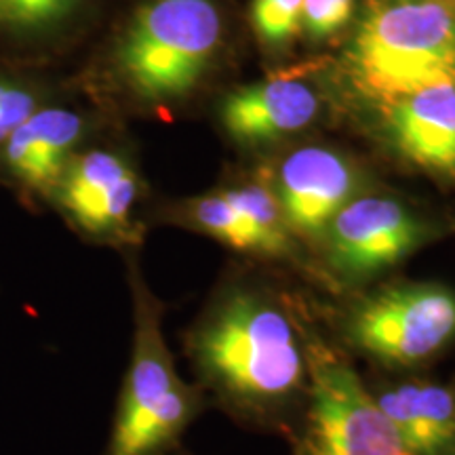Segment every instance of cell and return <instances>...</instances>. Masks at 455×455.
Wrapping results in <instances>:
<instances>
[{
  "instance_id": "cell-1",
  "label": "cell",
  "mask_w": 455,
  "mask_h": 455,
  "mask_svg": "<svg viewBox=\"0 0 455 455\" xmlns=\"http://www.w3.org/2000/svg\"><path fill=\"white\" fill-rule=\"evenodd\" d=\"M312 323L284 295L235 281L181 333V348L209 405L249 428L289 435L308 395Z\"/></svg>"
},
{
  "instance_id": "cell-2",
  "label": "cell",
  "mask_w": 455,
  "mask_h": 455,
  "mask_svg": "<svg viewBox=\"0 0 455 455\" xmlns=\"http://www.w3.org/2000/svg\"><path fill=\"white\" fill-rule=\"evenodd\" d=\"M133 291V346L104 455H180L181 436L209 405L175 367L163 333L164 306L140 275Z\"/></svg>"
},
{
  "instance_id": "cell-3",
  "label": "cell",
  "mask_w": 455,
  "mask_h": 455,
  "mask_svg": "<svg viewBox=\"0 0 455 455\" xmlns=\"http://www.w3.org/2000/svg\"><path fill=\"white\" fill-rule=\"evenodd\" d=\"M329 339L384 375L424 373L455 348V289L401 281L346 301L329 323Z\"/></svg>"
},
{
  "instance_id": "cell-4",
  "label": "cell",
  "mask_w": 455,
  "mask_h": 455,
  "mask_svg": "<svg viewBox=\"0 0 455 455\" xmlns=\"http://www.w3.org/2000/svg\"><path fill=\"white\" fill-rule=\"evenodd\" d=\"M358 87L395 104L455 84V17L435 0H398L369 11L350 47Z\"/></svg>"
},
{
  "instance_id": "cell-5",
  "label": "cell",
  "mask_w": 455,
  "mask_h": 455,
  "mask_svg": "<svg viewBox=\"0 0 455 455\" xmlns=\"http://www.w3.org/2000/svg\"><path fill=\"white\" fill-rule=\"evenodd\" d=\"M220 41L213 0H144L118 38L114 66L135 98L161 104L195 87Z\"/></svg>"
},
{
  "instance_id": "cell-6",
  "label": "cell",
  "mask_w": 455,
  "mask_h": 455,
  "mask_svg": "<svg viewBox=\"0 0 455 455\" xmlns=\"http://www.w3.org/2000/svg\"><path fill=\"white\" fill-rule=\"evenodd\" d=\"M310 384L291 436L293 455H407L352 358L310 327Z\"/></svg>"
},
{
  "instance_id": "cell-7",
  "label": "cell",
  "mask_w": 455,
  "mask_h": 455,
  "mask_svg": "<svg viewBox=\"0 0 455 455\" xmlns=\"http://www.w3.org/2000/svg\"><path fill=\"white\" fill-rule=\"evenodd\" d=\"M432 235L430 221L407 203L361 195L339 209L321 243L329 270L344 283L361 284L395 268Z\"/></svg>"
},
{
  "instance_id": "cell-8",
  "label": "cell",
  "mask_w": 455,
  "mask_h": 455,
  "mask_svg": "<svg viewBox=\"0 0 455 455\" xmlns=\"http://www.w3.org/2000/svg\"><path fill=\"white\" fill-rule=\"evenodd\" d=\"M141 178L127 156L108 148L78 150L47 198L78 235L101 243H127L135 235L133 213Z\"/></svg>"
},
{
  "instance_id": "cell-9",
  "label": "cell",
  "mask_w": 455,
  "mask_h": 455,
  "mask_svg": "<svg viewBox=\"0 0 455 455\" xmlns=\"http://www.w3.org/2000/svg\"><path fill=\"white\" fill-rule=\"evenodd\" d=\"M84 135L87 118L83 112L44 101L15 129L0 152V184L9 186L32 209L47 204L66 164L81 150Z\"/></svg>"
},
{
  "instance_id": "cell-10",
  "label": "cell",
  "mask_w": 455,
  "mask_h": 455,
  "mask_svg": "<svg viewBox=\"0 0 455 455\" xmlns=\"http://www.w3.org/2000/svg\"><path fill=\"white\" fill-rule=\"evenodd\" d=\"M272 190L291 235L321 241L339 209L356 196L358 175L338 152L308 146L284 158Z\"/></svg>"
},
{
  "instance_id": "cell-11",
  "label": "cell",
  "mask_w": 455,
  "mask_h": 455,
  "mask_svg": "<svg viewBox=\"0 0 455 455\" xmlns=\"http://www.w3.org/2000/svg\"><path fill=\"white\" fill-rule=\"evenodd\" d=\"M407 455H455V384L424 373L384 375L367 382Z\"/></svg>"
},
{
  "instance_id": "cell-12",
  "label": "cell",
  "mask_w": 455,
  "mask_h": 455,
  "mask_svg": "<svg viewBox=\"0 0 455 455\" xmlns=\"http://www.w3.org/2000/svg\"><path fill=\"white\" fill-rule=\"evenodd\" d=\"M318 114V95L291 74H276L228 95L221 121L243 144L272 141L304 129Z\"/></svg>"
},
{
  "instance_id": "cell-13",
  "label": "cell",
  "mask_w": 455,
  "mask_h": 455,
  "mask_svg": "<svg viewBox=\"0 0 455 455\" xmlns=\"http://www.w3.org/2000/svg\"><path fill=\"white\" fill-rule=\"evenodd\" d=\"M396 150L415 167L455 175V84L430 87L390 106Z\"/></svg>"
},
{
  "instance_id": "cell-14",
  "label": "cell",
  "mask_w": 455,
  "mask_h": 455,
  "mask_svg": "<svg viewBox=\"0 0 455 455\" xmlns=\"http://www.w3.org/2000/svg\"><path fill=\"white\" fill-rule=\"evenodd\" d=\"M87 0H0V43L38 47L78 15Z\"/></svg>"
},
{
  "instance_id": "cell-15",
  "label": "cell",
  "mask_w": 455,
  "mask_h": 455,
  "mask_svg": "<svg viewBox=\"0 0 455 455\" xmlns=\"http://www.w3.org/2000/svg\"><path fill=\"white\" fill-rule=\"evenodd\" d=\"M221 192L235 204L244 224L251 230L255 243H258V255L272 259L293 255V235L283 218L272 184L249 181V184L228 188Z\"/></svg>"
},
{
  "instance_id": "cell-16",
  "label": "cell",
  "mask_w": 455,
  "mask_h": 455,
  "mask_svg": "<svg viewBox=\"0 0 455 455\" xmlns=\"http://www.w3.org/2000/svg\"><path fill=\"white\" fill-rule=\"evenodd\" d=\"M167 218L195 228L235 251L258 255V243H255L251 230L244 224L235 204L224 196V192H209V195L188 198L167 213Z\"/></svg>"
},
{
  "instance_id": "cell-17",
  "label": "cell",
  "mask_w": 455,
  "mask_h": 455,
  "mask_svg": "<svg viewBox=\"0 0 455 455\" xmlns=\"http://www.w3.org/2000/svg\"><path fill=\"white\" fill-rule=\"evenodd\" d=\"M44 101H49V95L38 78L13 70H0V152L15 129Z\"/></svg>"
},
{
  "instance_id": "cell-18",
  "label": "cell",
  "mask_w": 455,
  "mask_h": 455,
  "mask_svg": "<svg viewBox=\"0 0 455 455\" xmlns=\"http://www.w3.org/2000/svg\"><path fill=\"white\" fill-rule=\"evenodd\" d=\"M304 0H253L251 21L264 43L284 44L301 30Z\"/></svg>"
},
{
  "instance_id": "cell-19",
  "label": "cell",
  "mask_w": 455,
  "mask_h": 455,
  "mask_svg": "<svg viewBox=\"0 0 455 455\" xmlns=\"http://www.w3.org/2000/svg\"><path fill=\"white\" fill-rule=\"evenodd\" d=\"M355 0H304L301 28L315 38L331 36L350 21Z\"/></svg>"
},
{
  "instance_id": "cell-20",
  "label": "cell",
  "mask_w": 455,
  "mask_h": 455,
  "mask_svg": "<svg viewBox=\"0 0 455 455\" xmlns=\"http://www.w3.org/2000/svg\"><path fill=\"white\" fill-rule=\"evenodd\" d=\"M451 382H453V384H455V375H453V378H451Z\"/></svg>"
},
{
  "instance_id": "cell-21",
  "label": "cell",
  "mask_w": 455,
  "mask_h": 455,
  "mask_svg": "<svg viewBox=\"0 0 455 455\" xmlns=\"http://www.w3.org/2000/svg\"><path fill=\"white\" fill-rule=\"evenodd\" d=\"M180 455H184V453H180Z\"/></svg>"
}]
</instances>
